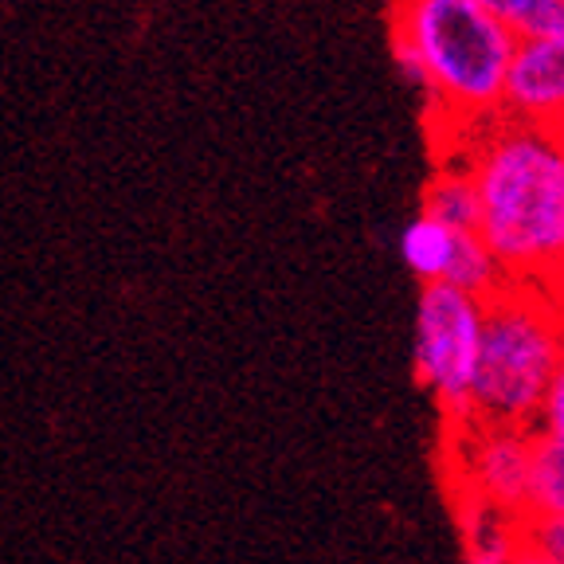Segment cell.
<instances>
[{"label":"cell","instance_id":"obj_1","mask_svg":"<svg viewBox=\"0 0 564 564\" xmlns=\"http://www.w3.org/2000/svg\"><path fill=\"white\" fill-rule=\"evenodd\" d=\"M440 153H455L475 176L478 236L506 282L545 286L564 299V130L502 115Z\"/></svg>","mask_w":564,"mask_h":564},{"label":"cell","instance_id":"obj_2","mask_svg":"<svg viewBox=\"0 0 564 564\" xmlns=\"http://www.w3.org/2000/svg\"><path fill=\"white\" fill-rule=\"evenodd\" d=\"M518 35L482 0H392V55L432 110L440 150L506 115Z\"/></svg>","mask_w":564,"mask_h":564},{"label":"cell","instance_id":"obj_3","mask_svg":"<svg viewBox=\"0 0 564 564\" xmlns=\"http://www.w3.org/2000/svg\"><path fill=\"white\" fill-rule=\"evenodd\" d=\"M564 357V299L545 286L506 282L486 299L475 420L533 427Z\"/></svg>","mask_w":564,"mask_h":564},{"label":"cell","instance_id":"obj_4","mask_svg":"<svg viewBox=\"0 0 564 564\" xmlns=\"http://www.w3.org/2000/svg\"><path fill=\"white\" fill-rule=\"evenodd\" d=\"M486 299L455 286H420L415 299V380L435 400L443 427L475 420V388L482 365Z\"/></svg>","mask_w":564,"mask_h":564},{"label":"cell","instance_id":"obj_5","mask_svg":"<svg viewBox=\"0 0 564 564\" xmlns=\"http://www.w3.org/2000/svg\"><path fill=\"white\" fill-rule=\"evenodd\" d=\"M538 440L533 427L513 423L470 420L447 427L443 440V475L458 513H502L529 521L533 498V467H538Z\"/></svg>","mask_w":564,"mask_h":564},{"label":"cell","instance_id":"obj_6","mask_svg":"<svg viewBox=\"0 0 564 564\" xmlns=\"http://www.w3.org/2000/svg\"><path fill=\"white\" fill-rule=\"evenodd\" d=\"M400 263L420 279V286H455V291L490 299L506 286V274L478 231L451 228L427 212L412 216L397 239Z\"/></svg>","mask_w":564,"mask_h":564},{"label":"cell","instance_id":"obj_7","mask_svg":"<svg viewBox=\"0 0 564 564\" xmlns=\"http://www.w3.org/2000/svg\"><path fill=\"white\" fill-rule=\"evenodd\" d=\"M506 115L564 130V32L518 40L506 83Z\"/></svg>","mask_w":564,"mask_h":564},{"label":"cell","instance_id":"obj_8","mask_svg":"<svg viewBox=\"0 0 564 564\" xmlns=\"http://www.w3.org/2000/svg\"><path fill=\"white\" fill-rule=\"evenodd\" d=\"M435 220L451 224V228L463 231H478V220H482V204H478V188L475 176L467 173V165L455 158V153H440L435 161V173L423 188V208Z\"/></svg>","mask_w":564,"mask_h":564},{"label":"cell","instance_id":"obj_9","mask_svg":"<svg viewBox=\"0 0 564 564\" xmlns=\"http://www.w3.org/2000/svg\"><path fill=\"white\" fill-rule=\"evenodd\" d=\"M463 561L458 564H510L525 545V521L502 518V513H463Z\"/></svg>","mask_w":564,"mask_h":564},{"label":"cell","instance_id":"obj_10","mask_svg":"<svg viewBox=\"0 0 564 564\" xmlns=\"http://www.w3.org/2000/svg\"><path fill=\"white\" fill-rule=\"evenodd\" d=\"M529 521H564V443L538 440Z\"/></svg>","mask_w":564,"mask_h":564},{"label":"cell","instance_id":"obj_11","mask_svg":"<svg viewBox=\"0 0 564 564\" xmlns=\"http://www.w3.org/2000/svg\"><path fill=\"white\" fill-rule=\"evenodd\" d=\"M518 40L564 32V0H482Z\"/></svg>","mask_w":564,"mask_h":564},{"label":"cell","instance_id":"obj_12","mask_svg":"<svg viewBox=\"0 0 564 564\" xmlns=\"http://www.w3.org/2000/svg\"><path fill=\"white\" fill-rule=\"evenodd\" d=\"M533 432L541 440H556L564 443V357L553 372V384H549L545 400H541V412H538V423H533Z\"/></svg>","mask_w":564,"mask_h":564},{"label":"cell","instance_id":"obj_13","mask_svg":"<svg viewBox=\"0 0 564 564\" xmlns=\"http://www.w3.org/2000/svg\"><path fill=\"white\" fill-rule=\"evenodd\" d=\"M525 541L564 561V521H525Z\"/></svg>","mask_w":564,"mask_h":564},{"label":"cell","instance_id":"obj_14","mask_svg":"<svg viewBox=\"0 0 564 564\" xmlns=\"http://www.w3.org/2000/svg\"><path fill=\"white\" fill-rule=\"evenodd\" d=\"M510 564H564V561H556L553 553H545L541 545H533V541H525V545L518 549V556H513Z\"/></svg>","mask_w":564,"mask_h":564}]
</instances>
